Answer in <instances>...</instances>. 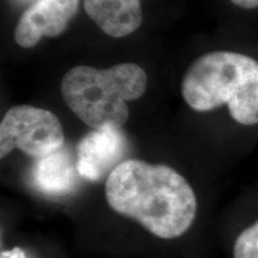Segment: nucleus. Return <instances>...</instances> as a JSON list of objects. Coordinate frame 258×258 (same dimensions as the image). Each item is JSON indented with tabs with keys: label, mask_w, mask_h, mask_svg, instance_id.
Wrapping results in <instances>:
<instances>
[{
	"label": "nucleus",
	"mask_w": 258,
	"mask_h": 258,
	"mask_svg": "<svg viewBox=\"0 0 258 258\" xmlns=\"http://www.w3.org/2000/svg\"><path fill=\"white\" fill-rule=\"evenodd\" d=\"M77 161L67 151L42 157L32 167L31 179L35 188L48 195L60 196L73 190L77 183Z\"/></svg>",
	"instance_id": "8"
},
{
	"label": "nucleus",
	"mask_w": 258,
	"mask_h": 258,
	"mask_svg": "<svg viewBox=\"0 0 258 258\" xmlns=\"http://www.w3.org/2000/svg\"><path fill=\"white\" fill-rule=\"evenodd\" d=\"M231 2L241 9L251 10L258 8V0H231Z\"/></svg>",
	"instance_id": "10"
},
{
	"label": "nucleus",
	"mask_w": 258,
	"mask_h": 258,
	"mask_svg": "<svg viewBox=\"0 0 258 258\" xmlns=\"http://www.w3.org/2000/svg\"><path fill=\"white\" fill-rule=\"evenodd\" d=\"M234 258H258V220L238 235L233 246Z\"/></svg>",
	"instance_id": "9"
},
{
	"label": "nucleus",
	"mask_w": 258,
	"mask_h": 258,
	"mask_svg": "<svg viewBox=\"0 0 258 258\" xmlns=\"http://www.w3.org/2000/svg\"><path fill=\"white\" fill-rule=\"evenodd\" d=\"M79 0H37L19 18L15 40L23 48H32L43 37H56L76 16Z\"/></svg>",
	"instance_id": "6"
},
{
	"label": "nucleus",
	"mask_w": 258,
	"mask_h": 258,
	"mask_svg": "<svg viewBox=\"0 0 258 258\" xmlns=\"http://www.w3.org/2000/svg\"><path fill=\"white\" fill-rule=\"evenodd\" d=\"M90 18L110 37H124L143 23L140 0H83Z\"/></svg>",
	"instance_id": "7"
},
{
	"label": "nucleus",
	"mask_w": 258,
	"mask_h": 258,
	"mask_svg": "<svg viewBox=\"0 0 258 258\" xmlns=\"http://www.w3.org/2000/svg\"><path fill=\"white\" fill-rule=\"evenodd\" d=\"M127 151V139L120 129L92 131L77 147V169L84 179L98 182L120 165Z\"/></svg>",
	"instance_id": "5"
},
{
	"label": "nucleus",
	"mask_w": 258,
	"mask_h": 258,
	"mask_svg": "<svg viewBox=\"0 0 258 258\" xmlns=\"http://www.w3.org/2000/svg\"><path fill=\"white\" fill-rule=\"evenodd\" d=\"M147 76L135 63L108 70L77 66L64 74L61 93L69 108L95 131L120 129L128 120L125 103L146 91Z\"/></svg>",
	"instance_id": "3"
},
{
	"label": "nucleus",
	"mask_w": 258,
	"mask_h": 258,
	"mask_svg": "<svg viewBox=\"0 0 258 258\" xmlns=\"http://www.w3.org/2000/svg\"><path fill=\"white\" fill-rule=\"evenodd\" d=\"M106 201L118 214L134 219L161 239L184 234L198 211L195 192L172 167L128 159L105 183Z\"/></svg>",
	"instance_id": "1"
},
{
	"label": "nucleus",
	"mask_w": 258,
	"mask_h": 258,
	"mask_svg": "<svg viewBox=\"0 0 258 258\" xmlns=\"http://www.w3.org/2000/svg\"><path fill=\"white\" fill-rule=\"evenodd\" d=\"M64 141L59 118L46 109L17 105L0 123V157L21 150L29 157H46L61 150Z\"/></svg>",
	"instance_id": "4"
},
{
	"label": "nucleus",
	"mask_w": 258,
	"mask_h": 258,
	"mask_svg": "<svg viewBox=\"0 0 258 258\" xmlns=\"http://www.w3.org/2000/svg\"><path fill=\"white\" fill-rule=\"evenodd\" d=\"M182 95L190 108L209 111L227 104L232 118L258 123V61L233 51H212L184 74Z\"/></svg>",
	"instance_id": "2"
}]
</instances>
